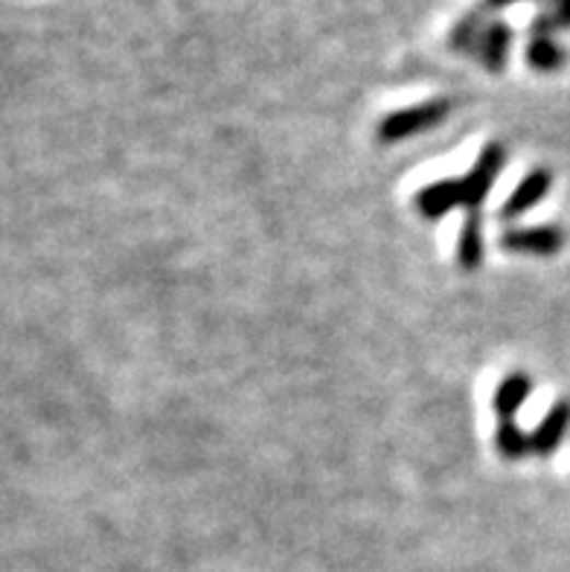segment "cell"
<instances>
[{"mask_svg": "<svg viewBox=\"0 0 570 572\" xmlns=\"http://www.w3.org/2000/svg\"><path fill=\"white\" fill-rule=\"evenodd\" d=\"M449 114H452V102L449 100H431L422 102V105H414V108L387 114L382 119V126H379V143H402L408 137L422 135L428 128L440 126Z\"/></svg>", "mask_w": 570, "mask_h": 572, "instance_id": "obj_1", "label": "cell"}, {"mask_svg": "<svg viewBox=\"0 0 570 572\" xmlns=\"http://www.w3.org/2000/svg\"><path fill=\"white\" fill-rule=\"evenodd\" d=\"M503 161H507V152H503L501 143H489L484 145V152L475 161V166L468 168L466 177H460V186H463V207L468 212H477V207L486 201V195L492 192L495 180L501 175Z\"/></svg>", "mask_w": 570, "mask_h": 572, "instance_id": "obj_2", "label": "cell"}, {"mask_svg": "<svg viewBox=\"0 0 570 572\" xmlns=\"http://www.w3.org/2000/svg\"><path fill=\"white\" fill-rule=\"evenodd\" d=\"M565 230L545 224V227L510 230L501 236V247L507 253H524V256H554L562 250Z\"/></svg>", "mask_w": 570, "mask_h": 572, "instance_id": "obj_3", "label": "cell"}, {"mask_svg": "<svg viewBox=\"0 0 570 572\" xmlns=\"http://www.w3.org/2000/svg\"><path fill=\"white\" fill-rule=\"evenodd\" d=\"M550 184H554V177H550L547 168H533V172H527L524 180L512 189V195L501 207V219L503 221L521 219L524 212H530L536 203L545 201V195L550 192Z\"/></svg>", "mask_w": 570, "mask_h": 572, "instance_id": "obj_4", "label": "cell"}, {"mask_svg": "<svg viewBox=\"0 0 570 572\" xmlns=\"http://www.w3.org/2000/svg\"><path fill=\"white\" fill-rule=\"evenodd\" d=\"M570 428V398H559L547 416L538 421V428L530 433L533 442V454L536 456H550L556 447L562 445Z\"/></svg>", "mask_w": 570, "mask_h": 572, "instance_id": "obj_5", "label": "cell"}, {"mask_svg": "<svg viewBox=\"0 0 570 572\" xmlns=\"http://www.w3.org/2000/svg\"><path fill=\"white\" fill-rule=\"evenodd\" d=\"M414 207H417L419 215H426L428 221H437L449 215L452 210L463 207V186L457 180H437V184L426 186L422 192H417L414 198Z\"/></svg>", "mask_w": 570, "mask_h": 572, "instance_id": "obj_6", "label": "cell"}, {"mask_svg": "<svg viewBox=\"0 0 570 572\" xmlns=\"http://www.w3.org/2000/svg\"><path fill=\"white\" fill-rule=\"evenodd\" d=\"M512 38H515V33H512L510 24H503V21L486 24L484 33H480V42H477V59H480V65L486 70H492V73H501L507 68V59H510Z\"/></svg>", "mask_w": 570, "mask_h": 572, "instance_id": "obj_7", "label": "cell"}, {"mask_svg": "<svg viewBox=\"0 0 570 572\" xmlns=\"http://www.w3.org/2000/svg\"><path fill=\"white\" fill-rule=\"evenodd\" d=\"M530 393H533V381L524 372H510L507 378L498 384L492 396V410L501 421L515 419V412L521 410V405L527 401Z\"/></svg>", "mask_w": 570, "mask_h": 572, "instance_id": "obj_8", "label": "cell"}, {"mask_svg": "<svg viewBox=\"0 0 570 572\" xmlns=\"http://www.w3.org/2000/svg\"><path fill=\"white\" fill-rule=\"evenodd\" d=\"M457 261L463 270H477L480 261H484V233H480V215L477 212H468L463 219V227H460L457 236Z\"/></svg>", "mask_w": 570, "mask_h": 572, "instance_id": "obj_9", "label": "cell"}, {"mask_svg": "<svg viewBox=\"0 0 570 572\" xmlns=\"http://www.w3.org/2000/svg\"><path fill=\"white\" fill-rule=\"evenodd\" d=\"M568 61V52H565L562 44H556L550 35L545 33H530L527 44V65L538 73H554V70L565 68Z\"/></svg>", "mask_w": 570, "mask_h": 572, "instance_id": "obj_10", "label": "cell"}, {"mask_svg": "<svg viewBox=\"0 0 570 572\" xmlns=\"http://www.w3.org/2000/svg\"><path fill=\"white\" fill-rule=\"evenodd\" d=\"M495 447H498V454H501L507 463H515V459H524L527 454H533V442H530L527 433L515 424V419L498 421Z\"/></svg>", "mask_w": 570, "mask_h": 572, "instance_id": "obj_11", "label": "cell"}, {"mask_svg": "<svg viewBox=\"0 0 570 572\" xmlns=\"http://www.w3.org/2000/svg\"><path fill=\"white\" fill-rule=\"evenodd\" d=\"M480 21H484V9L480 7L472 9V12H468V15L463 17L457 26H454L452 38H449V47H452L454 52L477 50V42H480V33H484Z\"/></svg>", "mask_w": 570, "mask_h": 572, "instance_id": "obj_12", "label": "cell"}, {"mask_svg": "<svg viewBox=\"0 0 570 572\" xmlns=\"http://www.w3.org/2000/svg\"><path fill=\"white\" fill-rule=\"evenodd\" d=\"M510 3H521V0H484V7H480V9H484V12H486V9H492V12H495V9L510 7ZM556 3H559V0H554V7H556Z\"/></svg>", "mask_w": 570, "mask_h": 572, "instance_id": "obj_13", "label": "cell"}]
</instances>
